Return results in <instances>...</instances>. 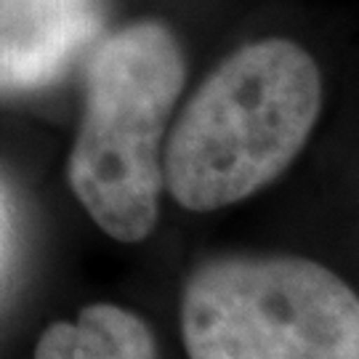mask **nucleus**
Listing matches in <instances>:
<instances>
[{"label": "nucleus", "instance_id": "obj_1", "mask_svg": "<svg viewBox=\"0 0 359 359\" xmlns=\"http://www.w3.org/2000/svg\"><path fill=\"white\" fill-rule=\"evenodd\" d=\"M320 107V69L293 40L237 48L181 109L163 149L165 189L194 213L250 197L293 163Z\"/></svg>", "mask_w": 359, "mask_h": 359}, {"label": "nucleus", "instance_id": "obj_3", "mask_svg": "<svg viewBox=\"0 0 359 359\" xmlns=\"http://www.w3.org/2000/svg\"><path fill=\"white\" fill-rule=\"evenodd\" d=\"M189 359H359V298L306 258H218L184 290Z\"/></svg>", "mask_w": 359, "mask_h": 359}, {"label": "nucleus", "instance_id": "obj_5", "mask_svg": "<svg viewBox=\"0 0 359 359\" xmlns=\"http://www.w3.org/2000/svg\"><path fill=\"white\" fill-rule=\"evenodd\" d=\"M35 359H157L142 317L115 304H93L75 322H53L40 335Z\"/></svg>", "mask_w": 359, "mask_h": 359}, {"label": "nucleus", "instance_id": "obj_2", "mask_svg": "<svg viewBox=\"0 0 359 359\" xmlns=\"http://www.w3.org/2000/svg\"><path fill=\"white\" fill-rule=\"evenodd\" d=\"M187 83V59L163 22L107 35L88 56L86 102L67 181L117 243L152 234L163 192V139Z\"/></svg>", "mask_w": 359, "mask_h": 359}, {"label": "nucleus", "instance_id": "obj_4", "mask_svg": "<svg viewBox=\"0 0 359 359\" xmlns=\"http://www.w3.org/2000/svg\"><path fill=\"white\" fill-rule=\"evenodd\" d=\"M102 0H0V93L40 88L99 29Z\"/></svg>", "mask_w": 359, "mask_h": 359}]
</instances>
